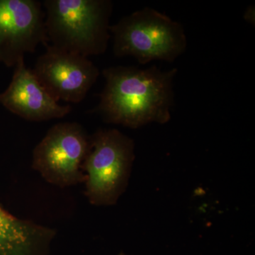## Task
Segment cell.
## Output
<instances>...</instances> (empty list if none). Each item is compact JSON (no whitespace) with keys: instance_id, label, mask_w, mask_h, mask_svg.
<instances>
[{"instance_id":"6","label":"cell","mask_w":255,"mask_h":255,"mask_svg":"<svg viewBox=\"0 0 255 255\" xmlns=\"http://www.w3.org/2000/svg\"><path fill=\"white\" fill-rule=\"evenodd\" d=\"M43 4L37 0H0V62L15 67L37 47L48 46Z\"/></svg>"},{"instance_id":"5","label":"cell","mask_w":255,"mask_h":255,"mask_svg":"<svg viewBox=\"0 0 255 255\" xmlns=\"http://www.w3.org/2000/svg\"><path fill=\"white\" fill-rule=\"evenodd\" d=\"M90 137L76 122L55 124L33 149L32 168L57 187L85 182L82 165L90 149Z\"/></svg>"},{"instance_id":"9","label":"cell","mask_w":255,"mask_h":255,"mask_svg":"<svg viewBox=\"0 0 255 255\" xmlns=\"http://www.w3.org/2000/svg\"><path fill=\"white\" fill-rule=\"evenodd\" d=\"M55 236L53 228L19 219L0 206V255H47Z\"/></svg>"},{"instance_id":"4","label":"cell","mask_w":255,"mask_h":255,"mask_svg":"<svg viewBox=\"0 0 255 255\" xmlns=\"http://www.w3.org/2000/svg\"><path fill=\"white\" fill-rule=\"evenodd\" d=\"M90 140L82 165L85 195L92 205H115L128 184L135 144L117 129H99Z\"/></svg>"},{"instance_id":"1","label":"cell","mask_w":255,"mask_h":255,"mask_svg":"<svg viewBox=\"0 0 255 255\" xmlns=\"http://www.w3.org/2000/svg\"><path fill=\"white\" fill-rule=\"evenodd\" d=\"M177 73L176 68L163 71L155 66L106 68L102 71L105 87L93 112L100 114L106 123L130 128L168 123Z\"/></svg>"},{"instance_id":"10","label":"cell","mask_w":255,"mask_h":255,"mask_svg":"<svg viewBox=\"0 0 255 255\" xmlns=\"http://www.w3.org/2000/svg\"><path fill=\"white\" fill-rule=\"evenodd\" d=\"M117 255H130L125 254V253H120V254H119Z\"/></svg>"},{"instance_id":"7","label":"cell","mask_w":255,"mask_h":255,"mask_svg":"<svg viewBox=\"0 0 255 255\" xmlns=\"http://www.w3.org/2000/svg\"><path fill=\"white\" fill-rule=\"evenodd\" d=\"M33 70L38 81L56 102L78 104L84 100L100 76V70L86 57L48 45Z\"/></svg>"},{"instance_id":"3","label":"cell","mask_w":255,"mask_h":255,"mask_svg":"<svg viewBox=\"0 0 255 255\" xmlns=\"http://www.w3.org/2000/svg\"><path fill=\"white\" fill-rule=\"evenodd\" d=\"M110 29L114 55L132 57L142 65L153 60L172 63L187 48L182 25L152 8L124 16Z\"/></svg>"},{"instance_id":"8","label":"cell","mask_w":255,"mask_h":255,"mask_svg":"<svg viewBox=\"0 0 255 255\" xmlns=\"http://www.w3.org/2000/svg\"><path fill=\"white\" fill-rule=\"evenodd\" d=\"M0 104L11 113L29 122H45L62 119L72 107L60 105L38 81L32 69L26 68L24 59L14 67L9 86L0 94Z\"/></svg>"},{"instance_id":"2","label":"cell","mask_w":255,"mask_h":255,"mask_svg":"<svg viewBox=\"0 0 255 255\" xmlns=\"http://www.w3.org/2000/svg\"><path fill=\"white\" fill-rule=\"evenodd\" d=\"M48 45L88 58L103 54L111 38L110 0H45Z\"/></svg>"}]
</instances>
